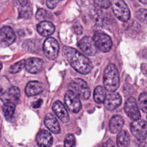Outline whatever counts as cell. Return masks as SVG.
Here are the masks:
<instances>
[{
    "label": "cell",
    "mask_w": 147,
    "mask_h": 147,
    "mask_svg": "<svg viewBox=\"0 0 147 147\" xmlns=\"http://www.w3.org/2000/svg\"><path fill=\"white\" fill-rule=\"evenodd\" d=\"M130 130L133 135L139 140H145L147 138V122L137 119L130 124Z\"/></svg>",
    "instance_id": "52a82bcc"
},
{
    "label": "cell",
    "mask_w": 147,
    "mask_h": 147,
    "mask_svg": "<svg viewBox=\"0 0 147 147\" xmlns=\"http://www.w3.org/2000/svg\"><path fill=\"white\" fill-rule=\"evenodd\" d=\"M102 147H114V142L111 140L109 139L103 144Z\"/></svg>",
    "instance_id": "4dcf8cb0"
},
{
    "label": "cell",
    "mask_w": 147,
    "mask_h": 147,
    "mask_svg": "<svg viewBox=\"0 0 147 147\" xmlns=\"http://www.w3.org/2000/svg\"><path fill=\"white\" fill-rule=\"evenodd\" d=\"M42 102V100L41 99H38L37 101L33 103V107L34 108H38L41 105Z\"/></svg>",
    "instance_id": "d6a6232c"
},
{
    "label": "cell",
    "mask_w": 147,
    "mask_h": 147,
    "mask_svg": "<svg viewBox=\"0 0 147 147\" xmlns=\"http://www.w3.org/2000/svg\"><path fill=\"white\" fill-rule=\"evenodd\" d=\"M26 69L31 74L40 72L44 68L42 60L37 57H30L26 61Z\"/></svg>",
    "instance_id": "4fadbf2b"
},
{
    "label": "cell",
    "mask_w": 147,
    "mask_h": 147,
    "mask_svg": "<svg viewBox=\"0 0 147 147\" xmlns=\"http://www.w3.org/2000/svg\"><path fill=\"white\" fill-rule=\"evenodd\" d=\"M145 144H146V142L145 140H137V141H136V145L137 147H145Z\"/></svg>",
    "instance_id": "1f68e13d"
},
{
    "label": "cell",
    "mask_w": 147,
    "mask_h": 147,
    "mask_svg": "<svg viewBox=\"0 0 147 147\" xmlns=\"http://www.w3.org/2000/svg\"><path fill=\"white\" fill-rule=\"evenodd\" d=\"M78 45L84 53L88 56H94L96 52V47L93 38L88 36L83 37L78 42Z\"/></svg>",
    "instance_id": "8fae6325"
},
{
    "label": "cell",
    "mask_w": 147,
    "mask_h": 147,
    "mask_svg": "<svg viewBox=\"0 0 147 147\" xmlns=\"http://www.w3.org/2000/svg\"><path fill=\"white\" fill-rule=\"evenodd\" d=\"M92 1L98 7L107 9L111 5L110 0H92Z\"/></svg>",
    "instance_id": "83f0119b"
},
{
    "label": "cell",
    "mask_w": 147,
    "mask_h": 147,
    "mask_svg": "<svg viewBox=\"0 0 147 147\" xmlns=\"http://www.w3.org/2000/svg\"><path fill=\"white\" fill-rule=\"evenodd\" d=\"M47 16V11L44 9H39L36 14V17L38 20H44Z\"/></svg>",
    "instance_id": "f1b7e54d"
},
{
    "label": "cell",
    "mask_w": 147,
    "mask_h": 147,
    "mask_svg": "<svg viewBox=\"0 0 147 147\" xmlns=\"http://www.w3.org/2000/svg\"><path fill=\"white\" fill-rule=\"evenodd\" d=\"M7 94L10 99L14 100H17L20 98V91L17 87L11 86L7 90Z\"/></svg>",
    "instance_id": "cb8c5ba5"
},
{
    "label": "cell",
    "mask_w": 147,
    "mask_h": 147,
    "mask_svg": "<svg viewBox=\"0 0 147 147\" xmlns=\"http://www.w3.org/2000/svg\"><path fill=\"white\" fill-rule=\"evenodd\" d=\"M63 52L71 67L79 73L86 75L92 70V64L89 59L75 48L65 46Z\"/></svg>",
    "instance_id": "6da1fadb"
},
{
    "label": "cell",
    "mask_w": 147,
    "mask_h": 147,
    "mask_svg": "<svg viewBox=\"0 0 147 147\" xmlns=\"http://www.w3.org/2000/svg\"><path fill=\"white\" fill-rule=\"evenodd\" d=\"M111 6L117 18L123 22L129 20L130 16V10L123 0H111Z\"/></svg>",
    "instance_id": "277c9868"
},
{
    "label": "cell",
    "mask_w": 147,
    "mask_h": 147,
    "mask_svg": "<svg viewBox=\"0 0 147 147\" xmlns=\"http://www.w3.org/2000/svg\"><path fill=\"white\" fill-rule=\"evenodd\" d=\"M137 18L142 22H147V10L140 9L136 12Z\"/></svg>",
    "instance_id": "484cf974"
},
{
    "label": "cell",
    "mask_w": 147,
    "mask_h": 147,
    "mask_svg": "<svg viewBox=\"0 0 147 147\" xmlns=\"http://www.w3.org/2000/svg\"><path fill=\"white\" fill-rule=\"evenodd\" d=\"M122 102V98L118 93L115 92H109L104 101V105L106 109L113 110L117 109Z\"/></svg>",
    "instance_id": "7c38bea8"
},
{
    "label": "cell",
    "mask_w": 147,
    "mask_h": 147,
    "mask_svg": "<svg viewBox=\"0 0 147 147\" xmlns=\"http://www.w3.org/2000/svg\"><path fill=\"white\" fill-rule=\"evenodd\" d=\"M36 141L40 147H50L52 145L53 138L48 131L42 130L37 134Z\"/></svg>",
    "instance_id": "9a60e30c"
},
{
    "label": "cell",
    "mask_w": 147,
    "mask_h": 147,
    "mask_svg": "<svg viewBox=\"0 0 147 147\" xmlns=\"http://www.w3.org/2000/svg\"><path fill=\"white\" fill-rule=\"evenodd\" d=\"M52 109L55 114L57 116L59 119L63 123H67L69 121L68 113L64 106L60 101L57 100L53 103Z\"/></svg>",
    "instance_id": "5bb4252c"
},
{
    "label": "cell",
    "mask_w": 147,
    "mask_h": 147,
    "mask_svg": "<svg viewBox=\"0 0 147 147\" xmlns=\"http://www.w3.org/2000/svg\"><path fill=\"white\" fill-rule=\"evenodd\" d=\"M59 0H47L46 5L49 9H54L57 5Z\"/></svg>",
    "instance_id": "f546056e"
},
{
    "label": "cell",
    "mask_w": 147,
    "mask_h": 147,
    "mask_svg": "<svg viewBox=\"0 0 147 147\" xmlns=\"http://www.w3.org/2000/svg\"><path fill=\"white\" fill-rule=\"evenodd\" d=\"M16 106L14 104L11 102H5L2 106V110L4 114V116L7 120L11 119L15 110Z\"/></svg>",
    "instance_id": "7402d4cb"
},
{
    "label": "cell",
    "mask_w": 147,
    "mask_h": 147,
    "mask_svg": "<svg viewBox=\"0 0 147 147\" xmlns=\"http://www.w3.org/2000/svg\"><path fill=\"white\" fill-rule=\"evenodd\" d=\"M106 95L105 88L101 86H98L95 88L94 91V99L95 102L98 103L104 102Z\"/></svg>",
    "instance_id": "44dd1931"
},
{
    "label": "cell",
    "mask_w": 147,
    "mask_h": 147,
    "mask_svg": "<svg viewBox=\"0 0 147 147\" xmlns=\"http://www.w3.org/2000/svg\"><path fill=\"white\" fill-rule=\"evenodd\" d=\"M44 123L46 127L52 133L57 134L60 131V127L58 121L52 113L46 114L44 118Z\"/></svg>",
    "instance_id": "2e32d148"
},
{
    "label": "cell",
    "mask_w": 147,
    "mask_h": 147,
    "mask_svg": "<svg viewBox=\"0 0 147 147\" xmlns=\"http://www.w3.org/2000/svg\"><path fill=\"white\" fill-rule=\"evenodd\" d=\"M103 84L109 92H115L119 86V76L118 69L113 64H109L103 74Z\"/></svg>",
    "instance_id": "7a4b0ae2"
},
{
    "label": "cell",
    "mask_w": 147,
    "mask_h": 147,
    "mask_svg": "<svg viewBox=\"0 0 147 147\" xmlns=\"http://www.w3.org/2000/svg\"><path fill=\"white\" fill-rule=\"evenodd\" d=\"M146 118H147V117H146Z\"/></svg>",
    "instance_id": "d590c367"
},
{
    "label": "cell",
    "mask_w": 147,
    "mask_h": 147,
    "mask_svg": "<svg viewBox=\"0 0 147 147\" xmlns=\"http://www.w3.org/2000/svg\"><path fill=\"white\" fill-rule=\"evenodd\" d=\"M138 102L140 109L145 113H147V93H141L138 98Z\"/></svg>",
    "instance_id": "d4e9b609"
},
{
    "label": "cell",
    "mask_w": 147,
    "mask_h": 147,
    "mask_svg": "<svg viewBox=\"0 0 147 147\" xmlns=\"http://www.w3.org/2000/svg\"><path fill=\"white\" fill-rule=\"evenodd\" d=\"M43 51L46 57L49 60L56 59L59 52V45L53 37H48L44 42Z\"/></svg>",
    "instance_id": "8992f818"
},
{
    "label": "cell",
    "mask_w": 147,
    "mask_h": 147,
    "mask_svg": "<svg viewBox=\"0 0 147 147\" xmlns=\"http://www.w3.org/2000/svg\"><path fill=\"white\" fill-rule=\"evenodd\" d=\"M75 144V138L72 134H68L64 140V147H73Z\"/></svg>",
    "instance_id": "4316f807"
},
{
    "label": "cell",
    "mask_w": 147,
    "mask_h": 147,
    "mask_svg": "<svg viewBox=\"0 0 147 147\" xmlns=\"http://www.w3.org/2000/svg\"><path fill=\"white\" fill-rule=\"evenodd\" d=\"M125 111L127 115L133 120H137L140 118L141 114L137 106L136 99L130 97L125 103L124 107Z\"/></svg>",
    "instance_id": "30bf717a"
},
{
    "label": "cell",
    "mask_w": 147,
    "mask_h": 147,
    "mask_svg": "<svg viewBox=\"0 0 147 147\" xmlns=\"http://www.w3.org/2000/svg\"><path fill=\"white\" fill-rule=\"evenodd\" d=\"M44 90L43 84L38 81H30L26 86L25 93L28 96H34L41 93Z\"/></svg>",
    "instance_id": "e0dca14e"
},
{
    "label": "cell",
    "mask_w": 147,
    "mask_h": 147,
    "mask_svg": "<svg viewBox=\"0 0 147 147\" xmlns=\"http://www.w3.org/2000/svg\"><path fill=\"white\" fill-rule=\"evenodd\" d=\"M37 30L41 36L48 37L54 32L55 28L52 22L48 21H42L37 25Z\"/></svg>",
    "instance_id": "ac0fdd59"
},
{
    "label": "cell",
    "mask_w": 147,
    "mask_h": 147,
    "mask_svg": "<svg viewBox=\"0 0 147 147\" xmlns=\"http://www.w3.org/2000/svg\"><path fill=\"white\" fill-rule=\"evenodd\" d=\"M138 1L144 4L147 5V0H138Z\"/></svg>",
    "instance_id": "e575fe53"
},
{
    "label": "cell",
    "mask_w": 147,
    "mask_h": 147,
    "mask_svg": "<svg viewBox=\"0 0 147 147\" xmlns=\"http://www.w3.org/2000/svg\"><path fill=\"white\" fill-rule=\"evenodd\" d=\"M93 40L97 49L102 52L106 53L110 51L113 42L109 36L100 32H96L93 36Z\"/></svg>",
    "instance_id": "5b68a950"
},
{
    "label": "cell",
    "mask_w": 147,
    "mask_h": 147,
    "mask_svg": "<svg viewBox=\"0 0 147 147\" xmlns=\"http://www.w3.org/2000/svg\"><path fill=\"white\" fill-rule=\"evenodd\" d=\"M18 1L22 7L25 6L27 5L28 2V0H18Z\"/></svg>",
    "instance_id": "836d02e7"
},
{
    "label": "cell",
    "mask_w": 147,
    "mask_h": 147,
    "mask_svg": "<svg viewBox=\"0 0 147 147\" xmlns=\"http://www.w3.org/2000/svg\"><path fill=\"white\" fill-rule=\"evenodd\" d=\"M25 64L26 61L25 60H21L11 65L9 68V72L11 74L18 73L25 67Z\"/></svg>",
    "instance_id": "603a6c76"
},
{
    "label": "cell",
    "mask_w": 147,
    "mask_h": 147,
    "mask_svg": "<svg viewBox=\"0 0 147 147\" xmlns=\"http://www.w3.org/2000/svg\"><path fill=\"white\" fill-rule=\"evenodd\" d=\"M124 124V121L122 117L119 115L113 116L109 123V130L112 133H118L122 128Z\"/></svg>",
    "instance_id": "d6986e66"
},
{
    "label": "cell",
    "mask_w": 147,
    "mask_h": 147,
    "mask_svg": "<svg viewBox=\"0 0 147 147\" xmlns=\"http://www.w3.org/2000/svg\"><path fill=\"white\" fill-rule=\"evenodd\" d=\"M129 141L130 137L126 131L121 130L119 132L117 138V144L118 147H127Z\"/></svg>",
    "instance_id": "ffe728a7"
},
{
    "label": "cell",
    "mask_w": 147,
    "mask_h": 147,
    "mask_svg": "<svg viewBox=\"0 0 147 147\" xmlns=\"http://www.w3.org/2000/svg\"><path fill=\"white\" fill-rule=\"evenodd\" d=\"M64 102L68 109L73 113H78L82 108L79 97L71 90L66 92L64 96Z\"/></svg>",
    "instance_id": "ba28073f"
},
{
    "label": "cell",
    "mask_w": 147,
    "mask_h": 147,
    "mask_svg": "<svg viewBox=\"0 0 147 147\" xmlns=\"http://www.w3.org/2000/svg\"><path fill=\"white\" fill-rule=\"evenodd\" d=\"M69 88V90L75 92L82 99L86 100L90 96V89L87 83L82 79L77 78L75 79L71 82Z\"/></svg>",
    "instance_id": "3957f363"
},
{
    "label": "cell",
    "mask_w": 147,
    "mask_h": 147,
    "mask_svg": "<svg viewBox=\"0 0 147 147\" xmlns=\"http://www.w3.org/2000/svg\"><path fill=\"white\" fill-rule=\"evenodd\" d=\"M16 34L13 29L8 26H3L0 30V46L5 48L14 42Z\"/></svg>",
    "instance_id": "9c48e42d"
}]
</instances>
